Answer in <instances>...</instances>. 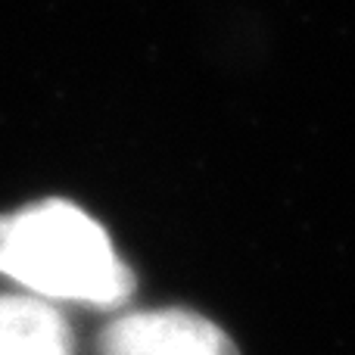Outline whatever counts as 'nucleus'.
Returning a JSON list of instances; mask_svg holds the SVG:
<instances>
[{
  "instance_id": "nucleus-1",
  "label": "nucleus",
  "mask_w": 355,
  "mask_h": 355,
  "mask_svg": "<svg viewBox=\"0 0 355 355\" xmlns=\"http://www.w3.org/2000/svg\"><path fill=\"white\" fill-rule=\"evenodd\" d=\"M0 275L50 302L116 309L135 290L128 265L97 218L66 200L0 215Z\"/></svg>"
},
{
  "instance_id": "nucleus-2",
  "label": "nucleus",
  "mask_w": 355,
  "mask_h": 355,
  "mask_svg": "<svg viewBox=\"0 0 355 355\" xmlns=\"http://www.w3.org/2000/svg\"><path fill=\"white\" fill-rule=\"evenodd\" d=\"M100 355H240L215 321L187 309H150L116 318L100 337Z\"/></svg>"
},
{
  "instance_id": "nucleus-3",
  "label": "nucleus",
  "mask_w": 355,
  "mask_h": 355,
  "mask_svg": "<svg viewBox=\"0 0 355 355\" xmlns=\"http://www.w3.org/2000/svg\"><path fill=\"white\" fill-rule=\"evenodd\" d=\"M0 355H75L60 306L35 293H0Z\"/></svg>"
}]
</instances>
